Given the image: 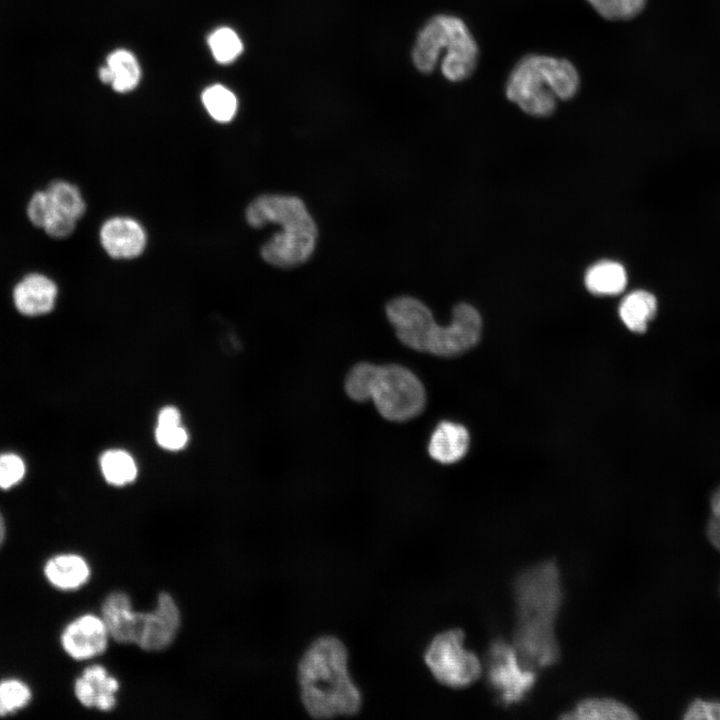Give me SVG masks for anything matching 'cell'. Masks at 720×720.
<instances>
[{
  "mask_svg": "<svg viewBox=\"0 0 720 720\" xmlns=\"http://www.w3.org/2000/svg\"><path fill=\"white\" fill-rule=\"evenodd\" d=\"M514 598V649L521 664L531 670L552 665L560 654L554 623L563 599L557 565L545 561L522 571L514 582Z\"/></svg>",
  "mask_w": 720,
  "mask_h": 720,
  "instance_id": "obj_1",
  "label": "cell"
},
{
  "mask_svg": "<svg viewBox=\"0 0 720 720\" xmlns=\"http://www.w3.org/2000/svg\"><path fill=\"white\" fill-rule=\"evenodd\" d=\"M344 644L332 636L316 639L298 665L301 699L315 718L354 715L361 707V693L347 668Z\"/></svg>",
  "mask_w": 720,
  "mask_h": 720,
  "instance_id": "obj_2",
  "label": "cell"
},
{
  "mask_svg": "<svg viewBox=\"0 0 720 720\" xmlns=\"http://www.w3.org/2000/svg\"><path fill=\"white\" fill-rule=\"evenodd\" d=\"M579 88V72L568 59L528 54L511 70L505 94L523 112L547 117L555 111L558 100L572 99Z\"/></svg>",
  "mask_w": 720,
  "mask_h": 720,
  "instance_id": "obj_3",
  "label": "cell"
},
{
  "mask_svg": "<svg viewBox=\"0 0 720 720\" xmlns=\"http://www.w3.org/2000/svg\"><path fill=\"white\" fill-rule=\"evenodd\" d=\"M479 47L465 21L452 14H436L419 29L411 49V61L422 74L440 69L450 82H461L475 71Z\"/></svg>",
  "mask_w": 720,
  "mask_h": 720,
  "instance_id": "obj_4",
  "label": "cell"
},
{
  "mask_svg": "<svg viewBox=\"0 0 720 720\" xmlns=\"http://www.w3.org/2000/svg\"><path fill=\"white\" fill-rule=\"evenodd\" d=\"M382 417L403 422L424 409L426 393L422 382L409 369L388 364L378 366L371 399Z\"/></svg>",
  "mask_w": 720,
  "mask_h": 720,
  "instance_id": "obj_5",
  "label": "cell"
},
{
  "mask_svg": "<svg viewBox=\"0 0 720 720\" xmlns=\"http://www.w3.org/2000/svg\"><path fill=\"white\" fill-rule=\"evenodd\" d=\"M424 658L434 677L453 688L471 685L482 671L478 657L464 647V633L459 629L448 630L434 637Z\"/></svg>",
  "mask_w": 720,
  "mask_h": 720,
  "instance_id": "obj_6",
  "label": "cell"
},
{
  "mask_svg": "<svg viewBox=\"0 0 720 720\" xmlns=\"http://www.w3.org/2000/svg\"><path fill=\"white\" fill-rule=\"evenodd\" d=\"M486 678L504 704L519 702L536 681L534 670L524 667L514 647L503 640L494 641L486 658Z\"/></svg>",
  "mask_w": 720,
  "mask_h": 720,
  "instance_id": "obj_7",
  "label": "cell"
},
{
  "mask_svg": "<svg viewBox=\"0 0 720 720\" xmlns=\"http://www.w3.org/2000/svg\"><path fill=\"white\" fill-rule=\"evenodd\" d=\"M386 315L404 345L427 352L437 323L423 302L411 296L396 297L387 303Z\"/></svg>",
  "mask_w": 720,
  "mask_h": 720,
  "instance_id": "obj_8",
  "label": "cell"
},
{
  "mask_svg": "<svg viewBox=\"0 0 720 720\" xmlns=\"http://www.w3.org/2000/svg\"><path fill=\"white\" fill-rule=\"evenodd\" d=\"M479 312L468 303H459L452 310L450 324L436 326L427 352L440 357H453L474 347L481 335Z\"/></svg>",
  "mask_w": 720,
  "mask_h": 720,
  "instance_id": "obj_9",
  "label": "cell"
},
{
  "mask_svg": "<svg viewBox=\"0 0 720 720\" xmlns=\"http://www.w3.org/2000/svg\"><path fill=\"white\" fill-rule=\"evenodd\" d=\"M181 615L174 598L161 592L151 612H137L134 644L145 651H160L175 639Z\"/></svg>",
  "mask_w": 720,
  "mask_h": 720,
  "instance_id": "obj_10",
  "label": "cell"
},
{
  "mask_svg": "<svg viewBox=\"0 0 720 720\" xmlns=\"http://www.w3.org/2000/svg\"><path fill=\"white\" fill-rule=\"evenodd\" d=\"M47 211L41 228L53 238L70 235L86 205L79 189L66 181H55L45 190Z\"/></svg>",
  "mask_w": 720,
  "mask_h": 720,
  "instance_id": "obj_11",
  "label": "cell"
},
{
  "mask_svg": "<svg viewBox=\"0 0 720 720\" xmlns=\"http://www.w3.org/2000/svg\"><path fill=\"white\" fill-rule=\"evenodd\" d=\"M318 234L317 228L285 226L261 247V256L278 268L303 264L312 255Z\"/></svg>",
  "mask_w": 720,
  "mask_h": 720,
  "instance_id": "obj_12",
  "label": "cell"
},
{
  "mask_svg": "<svg viewBox=\"0 0 720 720\" xmlns=\"http://www.w3.org/2000/svg\"><path fill=\"white\" fill-rule=\"evenodd\" d=\"M245 217L254 228L269 223L279 226L316 224L300 198L281 194L258 196L248 205Z\"/></svg>",
  "mask_w": 720,
  "mask_h": 720,
  "instance_id": "obj_13",
  "label": "cell"
},
{
  "mask_svg": "<svg viewBox=\"0 0 720 720\" xmlns=\"http://www.w3.org/2000/svg\"><path fill=\"white\" fill-rule=\"evenodd\" d=\"M109 637L102 617L85 614L65 627L60 640L70 657L86 660L102 654L107 648Z\"/></svg>",
  "mask_w": 720,
  "mask_h": 720,
  "instance_id": "obj_14",
  "label": "cell"
},
{
  "mask_svg": "<svg viewBox=\"0 0 720 720\" xmlns=\"http://www.w3.org/2000/svg\"><path fill=\"white\" fill-rule=\"evenodd\" d=\"M100 242L110 257L132 259L144 251L146 233L136 220L118 216L110 218L102 225Z\"/></svg>",
  "mask_w": 720,
  "mask_h": 720,
  "instance_id": "obj_15",
  "label": "cell"
},
{
  "mask_svg": "<svg viewBox=\"0 0 720 720\" xmlns=\"http://www.w3.org/2000/svg\"><path fill=\"white\" fill-rule=\"evenodd\" d=\"M118 689L117 679L110 676L101 665L85 668L74 684L78 701L85 707H95L101 711H110L115 707Z\"/></svg>",
  "mask_w": 720,
  "mask_h": 720,
  "instance_id": "obj_16",
  "label": "cell"
},
{
  "mask_svg": "<svg viewBox=\"0 0 720 720\" xmlns=\"http://www.w3.org/2000/svg\"><path fill=\"white\" fill-rule=\"evenodd\" d=\"M57 294L58 288L52 279L41 273H31L16 284L13 300L20 313L38 316L54 308Z\"/></svg>",
  "mask_w": 720,
  "mask_h": 720,
  "instance_id": "obj_17",
  "label": "cell"
},
{
  "mask_svg": "<svg viewBox=\"0 0 720 720\" xmlns=\"http://www.w3.org/2000/svg\"><path fill=\"white\" fill-rule=\"evenodd\" d=\"M470 436L467 429L454 422H440L431 434L428 452L432 459L442 464H452L462 459L468 449Z\"/></svg>",
  "mask_w": 720,
  "mask_h": 720,
  "instance_id": "obj_18",
  "label": "cell"
},
{
  "mask_svg": "<svg viewBox=\"0 0 720 720\" xmlns=\"http://www.w3.org/2000/svg\"><path fill=\"white\" fill-rule=\"evenodd\" d=\"M136 611L124 592L109 594L102 605V619L110 637L121 644L133 643V624Z\"/></svg>",
  "mask_w": 720,
  "mask_h": 720,
  "instance_id": "obj_19",
  "label": "cell"
},
{
  "mask_svg": "<svg viewBox=\"0 0 720 720\" xmlns=\"http://www.w3.org/2000/svg\"><path fill=\"white\" fill-rule=\"evenodd\" d=\"M47 580L60 590H76L90 577L87 561L77 554H60L49 559L44 566Z\"/></svg>",
  "mask_w": 720,
  "mask_h": 720,
  "instance_id": "obj_20",
  "label": "cell"
},
{
  "mask_svg": "<svg viewBox=\"0 0 720 720\" xmlns=\"http://www.w3.org/2000/svg\"><path fill=\"white\" fill-rule=\"evenodd\" d=\"M140 67L135 56L128 50L118 49L107 57V64L99 70V78L119 93H126L138 85Z\"/></svg>",
  "mask_w": 720,
  "mask_h": 720,
  "instance_id": "obj_21",
  "label": "cell"
},
{
  "mask_svg": "<svg viewBox=\"0 0 720 720\" xmlns=\"http://www.w3.org/2000/svg\"><path fill=\"white\" fill-rule=\"evenodd\" d=\"M584 282L587 290L594 295H617L626 287L627 273L618 262L599 261L586 271Z\"/></svg>",
  "mask_w": 720,
  "mask_h": 720,
  "instance_id": "obj_22",
  "label": "cell"
},
{
  "mask_svg": "<svg viewBox=\"0 0 720 720\" xmlns=\"http://www.w3.org/2000/svg\"><path fill=\"white\" fill-rule=\"evenodd\" d=\"M657 312L656 297L646 290H635L626 295L619 306V316L632 332L643 333Z\"/></svg>",
  "mask_w": 720,
  "mask_h": 720,
  "instance_id": "obj_23",
  "label": "cell"
},
{
  "mask_svg": "<svg viewBox=\"0 0 720 720\" xmlns=\"http://www.w3.org/2000/svg\"><path fill=\"white\" fill-rule=\"evenodd\" d=\"M103 478L112 486L122 487L132 483L138 474L133 456L123 449H109L99 458Z\"/></svg>",
  "mask_w": 720,
  "mask_h": 720,
  "instance_id": "obj_24",
  "label": "cell"
},
{
  "mask_svg": "<svg viewBox=\"0 0 720 720\" xmlns=\"http://www.w3.org/2000/svg\"><path fill=\"white\" fill-rule=\"evenodd\" d=\"M638 716L625 704L611 698H588L561 718L565 719H636Z\"/></svg>",
  "mask_w": 720,
  "mask_h": 720,
  "instance_id": "obj_25",
  "label": "cell"
},
{
  "mask_svg": "<svg viewBox=\"0 0 720 720\" xmlns=\"http://www.w3.org/2000/svg\"><path fill=\"white\" fill-rule=\"evenodd\" d=\"M202 102L209 115L217 122H229L237 112L238 103L234 93L219 84L204 90Z\"/></svg>",
  "mask_w": 720,
  "mask_h": 720,
  "instance_id": "obj_26",
  "label": "cell"
},
{
  "mask_svg": "<svg viewBox=\"0 0 720 720\" xmlns=\"http://www.w3.org/2000/svg\"><path fill=\"white\" fill-rule=\"evenodd\" d=\"M378 371V365L361 362L353 366L345 379V391L354 401L365 402L371 399V393Z\"/></svg>",
  "mask_w": 720,
  "mask_h": 720,
  "instance_id": "obj_27",
  "label": "cell"
},
{
  "mask_svg": "<svg viewBox=\"0 0 720 720\" xmlns=\"http://www.w3.org/2000/svg\"><path fill=\"white\" fill-rule=\"evenodd\" d=\"M208 45L214 59L221 64L233 62L243 51L240 37L228 27L214 30L208 37Z\"/></svg>",
  "mask_w": 720,
  "mask_h": 720,
  "instance_id": "obj_28",
  "label": "cell"
},
{
  "mask_svg": "<svg viewBox=\"0 0 720 720\" xmlns=\"http://www.w3.org/2000/svg\"><path fill=\"white\" fill-rule=\"evenodd\" d=\"M604 19L625 21L638 16L645 8L647 0H586Z\"/></svg>",
  "mask_w": 720,
  "mask_h": 720,
  "instance_id": "obj_29",
  "label": "cell"
},
{
  "mask_svg": "<svg viewBox=\"0 0 720 720\" xmlns=\"http://www.w3.org/2000/svg\"><path fill=\"white\" fill-rule=\"evenodd\" d=\"M31 697V690L24 682L18 679L0 681V716L23 708Z\"/></svg>",
  "mask_w": 720,
  "mask_h": 720,
  "instance_id": "obj_30",
  "label": "cell"
},
{
  "mask_svg": "<svg viewBox=\"0 0 720 720\" xmlns=\"http://www.w3.org/2000/svg\"><path fill=\"white\" fill-rule=\"evenodd\" d=\"M154 435L161 448L173 452L183 449L189 441L188 433L182 424L157 425Z\"/></svg>",
  "mask_w": 720,
  "mask_h": 720,
  "instance_id": "obj_31",
  "label": "cell"
},
{
  "mask_svg": "<svg viewBox=\"0 0 720 720\" xmlns=\"http://www.w3.org/2000/svg\"><path fill=\"white\" fill-rule=\"evenodd\" d=\"M26 471L23 459L13 453L0 454V488L9 489L18 484Z\"/></svg>",
  "mask_w": 720,
  "mask_h": 720,
  "instance_id": "obj_32",
  "label": "cell"
},
{
  "mask_svg": "<svg viewBox=\"0 0 720 720\" xmlns=\"http://www.w3.org/2000/svg\"><path fill=\"white\" fill-rule=\"evenodd\" d=\"M684 718L688 720H720V703L695 700L687 709Z\"/></svg>",
  "mask_w": 720,
  "mask_h": 720,
  "instance_id": "obj_33",
  "label": "cell"
},
{
  "mask_svg": "<svg viewBox=\"0 0 720 720\" xmlns=\"http://www.w3.org/2000/svg\"><path fill=\"white\" fill-rule=\"evenodd\" d=\"M181 424V414L174 406H165L157 415V425Z\"/></svg>",
  "mask_w": 720,
  "mask_h": 720,
  "instance_id": "obj_34",
  "label": "cell"
},
{
  "mask_svg": "<svg viewBox=\"0 0 720 720\" xmlns=\"http://www.w3.org/2000/svg\"><path fill=\"white\" fill-rule=\"evenodd\" d=\"M707 535L718 550H720V517L712 516L707 526Z\"/></svg>",
  "mask_w": 720,
  "mask_h": 720,
  "instance_id": "obj_35",
  "label": "cell"
},
{
  "mask_svg": "<svg viewBox=\"0 0 720 720\" xmlns=\"http://www.w3.org/2000/svg\"><path fill=\"white\" fill-rule=\"evenodd\" d=\"M713 516L720 517V487H718L711 496L710 501Z\"/></svg>",
  "mask_w": 720,
  "mask_h": 720,
  "instance_id": "obj_36",
  "label": "cell"
},
{
  "mask_svg": "<svg viewBox=\"0 0 720 720\" xmlns=\"http://www.w3.org/2000/svg\"><path fill=\"white\" fill-rule=\"evenodd\" d=\"M5 533H6V528H5L4 519H3L2 515L0 514V546L2 545V543L5 539Z\"/></svg>",
  "mask_w": 720,
  "mask_h": 720,
  "instance_id": "obj_37",
  "label": "cell"
}]
</instances>
